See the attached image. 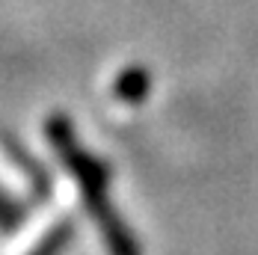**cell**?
<instances>
[{
	"label": "cell",
	"mask_w": 258,
	"mask_h": 255,
	"mask_svg": "<svg viewBox=\"0 0 258 255\" xmlns=\"http://www.w3.org/2000/svg\"><path fill=\"white\" fill-rule=\"evenodd\" d=\"M51 137L56 140V146L62 149V157H66V163L72 166V172H75V178L83 184V193H86V205H89V211L95 214V220H98V226L104 229L107 234V243H110V252L113 255H140L137 249V243H134V237L128 234V229L119 223V217L113 214V208L107 205V196H104V169L89 157V154L83 152L80 146H75V140H72V131L66 122H56L51 125Z\"/></svg>",
	"instance_id": "obj_1"
},
{
	"label": "cell",
	"mask_w": 258,
	"mask_h": 255,
	"mask_svg": "<svg viewBox=\"0 0 258 255\" xmlns=\"http://www.w3.org/2000/svg\"><path fill=\"white\" fill-rule=\"evenodd\" d=\"M149 89H152V77H149V72H143V69H128L125 75L119 77V83H116V92H119V98H125V101H140V98H146Z\"/></svg>",
	"instance_id": "obj_2"
}]
</instances>
